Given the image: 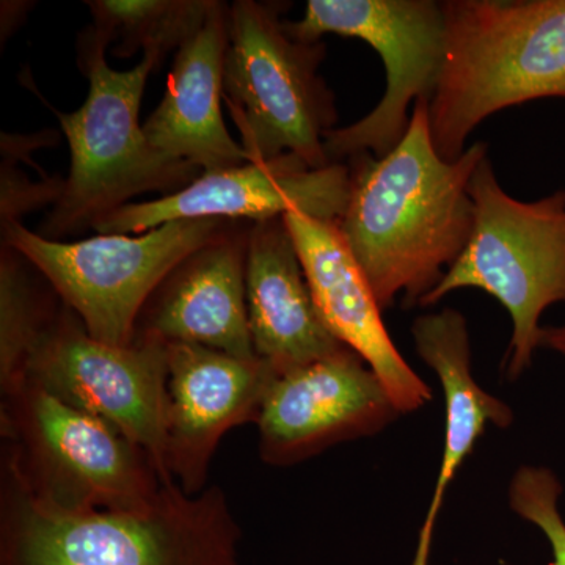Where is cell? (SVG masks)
I'll return each instance as SVG.
<instances>
[{"label": "cell", "instance_id": "cell-1", "mask_svg": "<svg viewBox=\"0 0 565 565\" xmlns=\"http://www.w3.org/2000/svg\"><path fill=\"white\" fill-rule=\"evenodd\" d=\"M487 151L478 141L457 161L441 159L429 99H418L388 154L349 159L351 193L337 225L382 310L399 297L405 310L419 307L463 252L475 217L470 181Z\"/></svg>", "mask_w": 565, "mask_h": 565}, {"label": "cell", "instance_id": "cell-2", "mask_svg": "<svg viewBox=\"0 0 565 565\" xmlns=\"http://www.w3.org/2000/svg\"><path fill=\"white\" fill-rule=\"evenodd\" d=\"M241 527L221 487L163 486L141 512L58 511L2 471L0 565H239Z\"/></svg>", "mask_w": 565, "mask_h": 565}, {"label": "cell", "instance_id": "cell-3", "mask_svg": "<svg viewBox=\"0 0 565 565\" xmlns=\"http://www.w3.org/2000/svg\"><path fill=\"white\" fill-rule=\"evenodd\" d=\"M446 54L429 99L434 148L445 161L509 107L565 99V0H448Z\"/></svg>", "mask_w": 565, "mask_h": 565}, {"label": "cell", "instance_id": "cell-4", "mask_svg": "<svg viewBox=\"0 0 565 565\" xmlns=\"http://www.w3.org/2000/svg\"><path fill=\"white\" fill-rule=\"evenodd\" d=\"M107 47V40L92 28L81 35V68L90 88L79 109L57 114L71 166L62 195L40 228L47 239L93 228L141 193L172 195L202 174L192 163L156 151L140 126L148 77L166 55L148 50L134 68L117 71L106 61Z\"/></svg>", "mask_w": 565, "mask_h": 565}, {"label": "cell", "instance_id": "cell-5", "mask_svg": "<svg viewBox=\"0 0 565 565\" xmlns=\"http://www.w3.org/2000/svg\"><path fill=\"white\" fill-rule=\"evenodd\" d=\"M0 433L2 471L47 508L141 512L167 484L143 449L32 382L2 393Z\"/></svg>", "mask_w": 565, "mask_h": 565}, {"label": "cell", "instance_id": "cell-6", "mask_svg": "<svg viewBox=\"0 0 565 565\" xmlns=\"http://www.w3.org/2000/svg\"><path fill=\"white\" fill-rule=\"evenodd\" d=\"M470 196L475 217L468 243L419 308L465 288L497 299L512 321L503 374L515 382L541 349L542 315L565 303V189L520 202L501 188L486 156L471 177Z\"/></svg>", "mask_w": 565, "mask_h": 565}, {"label": "cell", "instance_id": "cell-7", "mask_svg": "<svg viewBox=\"0 0 565 565\" xmlns=\"http://www.w3.org/2000/svg\"><path fill=\"white\" fill-rule=\"evenodd\" d=\"M281 3L230 7L223 103L252 162L285 154L311 169L330 166L323 140L338 121L334 95L319 74L322 41L294 39Z\"/></svg>", "mask_w": 565, "mask_h": 565}, {"label": "cell", "instance_id": "cell-8", "mask_svg": "<svg viewBox=\"0 0 565 565\" xmlns=\"http://www.w3.org/2000/svg\"><path fill=\"white\" fill-rule=\"evenodd\" d=\"M232 221L185 218L128 234H98L61 243L21 222L2 225L3 245L24 256L96 340L129 345L141 310L189 255L225 232Z\"/></svg>", "mask_w": 565, "mask_h": 565}, {"label": "cell", "instance_id": "cell-9", "mask_svg": "<svg viewBox=\"0 0 565 565\" xmlns=\"http://www.w3.org/2000/svg\"><path fill=\"white\" fill-rule=\"evenodd\" d=\"M294 39L349 36L370 44L384 62L385 92L362 120L323 140L330 163L370 152L384 158L404 139L418 99H430L446 54L444 3L435 0H308L299 21H286Z\"/></svg>", "mask_w": 565, "mask_h": 565}, {"label": "cell", "instance_id": "cell-10", "mask_svg": "<svg viewBox=\"0 0 565 565\" xmlns=\"http://www.w3.org/2000/svg\"><path fill=\"white\" fill-rule=\"evenodd\" d=\"M167 344L152 337H136L129 345L103 343L62 303L29 359L24 381L109 424L143 449L170 484Z\"/></svg>", "mask_w": 565, "mask_h": 565}, {"label": "cell", "instance_id": "cell-11", "mask_svg": "<svg viewBox=\"0 0 565 565\" xmlns=\"http://www.w3.org/2000/svg\"><path fill=\"white\" fill-rule=\"evenodd\" d=\"M351 193L348 162L311 169L294 154L203 172L180 192L128 203L93 225L99 234H143L185 218L248 223L302 212L323 222L340 221Z\"/></svg>", "mask_w": 565, "mask_h": 565}, {"label": "cell", "instance_id": "cell-12", "mask_svg": "<svg viewBox=\"0 0 565 565\" xmlns=\"http://www.w3.org/2000/svg\"><path fill=\"white\" fill-rule=\"evenodd\" d=\"M399 416L370 364L344 348L275 377L255 423L259 457L270 467H291L345 441L374 437Z\"/></svg>", "mask_w": 565, "mask_h": 565}, {"label": "cell", "instance_id": "cell-13", "mask_svg": "<svg viewBox=\"0 0 565 565\" xmlns=\"http://www.w3.org/2000/svg\"><path fill=\"white\" fill-rule=\"evenodd\" d=\"M167 470L182 492L199 494L222 438L256 423L277 375L263 360L200 344H167Z\"/></svg>", "mask_w": 565, "mask_h": 565}, {"label": "cell", "instance_id": "cell-14", "mask_svg": "<svg viewBox=\"0 0 565 565\" xmlns=\"http://www.w3.org/2000/svg\"><path fill=\"white\" fill-rule=\"evenodd\" d=\"M282 221L327 329L370 364L401 415L422 411L433 399V390L393 343L382 318L384 310L337 223L302 212H289Z\"/></svg>", "mask_w": 565, "mask_h": 565}, {"label": "cell", "instance_id": "cell-15", "mask_svg": "<svg viewBox=\"0 0 565 565\" xmlns=\"http://www.w3.org/2000/svg\"><path fill=\"white\" fill-rule=\"evenodd\" d=\"M250 225L233 222L174 267L141 310L136 337L200 344L237 359H258L245 296Z\"/></svg>", "mask_w": 565, "mask_h": 565}, {"label": "cell", "instance_id": "cell-16", "mask_svg": "<svg viewBox=\"0 0 565 565\" xmlns=\"http://www.w3.org/2000/svg\"><path fill=\"white\" fill-rule=\"evenodd\" d=\"M230 7L211 0L202 24L178 47L162 102L143 125L156 151L203 172L252 162L223 120Z\"/></svg>", "mask_w": 565, "mask_h": 565}, {"label": "cell", "instance_id": "cell-17", "mask_svg": "<svg viewBox=\"0 0 565 565\" xmlns=\"http://www.w3.org/2000/svg\"><path fill=\"white\" fill-rule=\"evenodd\" d=\"M245 296L253 349L277 377L348 348L323 323L282 217L250 225Z\"/></svg>", "mask_w": 565, "mask_h": 565}, {"label": "cell", "instance_id": "cell-18", "mask_svg": "<svg viewBox=\"0 0 565 565\" xmlns=\"http://www.w3.org/2000/svg\"><path fill=\"white\" fill-rule=\"evenodd\" d=\"M411 332L415 351L437 375L445 401L444 455L411 563L429 565L438 516L457 471L473 455L476 444L490 424L500 429L512 426L514 411L476 381L470 333L460 311L444 308L418 316Z\"/></svg>", "mask_w": 565, "mask_h": 565}, {"label": "cell", "instance_id": "cell-19", "mask_svg": "<svg viewBox=\"0 0 565 565\" xmlns=\"http://www.w3.org/2000/svg\"><path fill=\"white\" fill-rule=\"evenodd\" d=\"M24 256L9 245L0 259V386L10 392L24 381L29 359L61 311L58 296L47 297L33 281Z\"/></svg>", "mask_w": 565, "mask_h": 565}, {"label": "cell", "instance_id": "cell-20", "mask_svg": "<svg viewBox=\"0 0 565 565\" xmlns=\"http://www.w3.org/2000/svg\"><path fill=\"white\" fill-rule=\"evenodd\" d=\"M87 6L93 31L118 43L114 54L128 58L140 47L162 55L180 47L206 18L211 0H96Z\"/></svg>", "mask_w": 565, "mask_h": 565}, {"label": "cell", "instance_id": "cell-21", "mask_svg": "<svg viewBox=\"0 0 565 565\" xmlns=\"http://www.w3.org/2000/svg\"><path fill=\"white\" fill-rule=\"evenodd\" d=\"M564 486L555 471L542 465H522L512 475L508 503L520 519L537 527L552 550V563L565 565V520L559 500Z\"/></svg>", "mask_w": 565, "mask_h": 565}, {"label": "cell", "instance_id": "cell-22", "mask_svg": "<svg viewBox=\"0 0 565 565\" xmlns=\"http://www.w3.org/2000/svg\"><path fill=\"white\" fill-rule=\"evenodd\" d=\"M541 349L557 353L565 362V322L542 329Z\"/></svg>", "mask_w": 565, "mask_h": 565}]
</instances>
